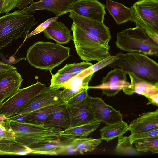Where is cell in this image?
<instances>
[{"label": "cell", "instance_id": "obj_1", "mask_svg": "<svg viewBox=\"0 0 158 158\" xmlns=\"http://www.w3.org/2000/svg\"><path fill=\"white\" fill-rule=\"evenodd\" d=\"M118 58L108 66L119 68L138 80L158 85V64L146 55L138 52L116 54Z\"/></svg>", "mask_w": 158, "mask_h": 158}, {"label": "cell", "instance_id": "obj_2", "mask_svg": "<svg viewBox=\"0 0 158 158\" xmlns=\"http://www.w3.org/2000/svg\"><path fill=\"white\" fill-rule=\"evenodd\" d=\"M71 48L58 43L38 41L28 49L26 58L35 68L49 71L69 58Z\"/></svg>", "mask_w": 158, "mask_h": 158}, {"label": "cell", "instance_id": "obj_3", "mask_svg": "<svg viewBox=\"0 0 158 158\" xmlns=\"http://www.w3.org/2000/svg\"><path fill=\"white\" fill-rule=\"evenodd\" d=\"M9 120L11 129L14 133V140L29 147L37 144L59 143L60 132L63 130L60 127L44 124H33L15 120Z\"/></svg>", "mask_w": 158, "mask_h": 158}, {"label": "cell", "instance_id": "obj_4", "mask_svg": "<svg viewBox=\"0 0 158 158\" xmlns=\"http://www.w3.org/2000/svg\"><path fill=\"white\" fill-rule=\"evenodd\" d=\"M35 21L33 15L22 10L0 17V49L6 46L13 40L26 37L36 23Z\"/></svg>", "mask_w": 158, "mask_h": 158}, {"label": "cell", "instance_id": "obj_5", "mask_svg": "<svg viewBox=\"0 0 158 158\" xmlns=\"http://www.w3.org/2000/svg\"><path fill=\"white\" fill-rule=\"evenodd\" d=\"M71 30L76 52L84 61H99L109 55L110 46L73 22Z\"/></svg>", "mask_w": 158, "mask_h": 158}, {"label": "cell", "instance_id": "obj_6", "mask_svg": "<svg viewBox=\"0 0 158 158\" xmlns=\"http://www.w3.org/2000/svg\"><path fill=\"white\" fill-rule=\"evenodd\" d=\"M116 38V46L121 50L156 56H158V43L138 27L126 29L118 32Z\"/></svg>", "mask_w": 158, "mask_h": 158}, {"label": "cell", "instance_id": "obj_7", "mask_svg": "<svg viewBox=\"0 0 158 158\" xmlns=\"http://www.w3.org/2000/svg\"><path fill=\"white\" fill-rule=\"evenodd\" d=\"M136 26L158 43V0H139L131 7Z\"/></svg>", "mask_w": 158, "mask_h": 158}, {"label": "cell", "instance_id": "obj_8", "mask_svg": "<svg viewBox=\"0 0 158 158\" xmlns=\"http://www.w3.org/2000/svg\"><path fill=\"white\" fill-rule=\"evenodd\" d=\"M46 87L45 85L37 81L29 86L19 89L1 106L0 117L6 118L11 116Z\"/></svg>", "mask_w": 158, "mask_h": 158}, {"label": "cell", "instance_id": "obj_9", "mask_svg": "<svg viewBox=\"0 0 158 158\" xmlns=\"http://www.w3.org/2000/svg\"><path fill=\"white\" fill-rule=\"evenodd\" d=\"M60 92L58 89L46 87L11 116L6 118H15L49 105L64 103L60 97Z\"/></svg>", "mask_w": 158, "mask_h": 158}, {"label": "cell", "instance_id": "obj_10", "mask_svg": "<svg viewBox=\"0 0 158 158\" xmlns=\"http://www.w3.org/2000/svg\"><path fill=\"white\" fill-rule=\"evenodd\" d=\"M68 16L76 24L109 45L111 34L109 28L103 22L84 17L72 11L69 12Z\"/></svg>", "mask_w": 158, "mask_h": 158}, {"label": "cell", "instance_id": "obj_11", "mask_svg": "<svg viewBox=\"0 0 158 158\" xmlns=\"http://www.w3.org/2000/svg\"><path fill=\"white\" fill-rule=\"evenodd\" d=\"M89 100L90 107L96 121L107 124L123 120L120 111L106 104L100 98L90 96Z\"/></svg>", "mask_w": 158, "mask_h": 158}, {"label": "cell", "instance_id": "obj_12", "mask_svg": "<svg viewBox=\"0 0 158 158\" xmlns=\"http://www.w3.org/2000/svg\"><path fill=\"white\" fill-rule=\"evenodd\" d=\"M105 7L103 4L97 0H77L71 5L70 12L103 22Z\"/></svg>", "mask_w": 158, "mask_h": 158}, {"label": "cell", "instance_id": "obj_13", "mask_svg": "<svg viewBox=\"0 0 158 158\" xmlns=\"http://www.w3.org/2000/svg\"><path fill=\"white\" fill-rule=\"evenodd\" d=\"M23 80L17 69L0 71V106L18 91Z\"/></svg>", "mask_w": 158, "mask_h": 158}, {"label": "cell", "instance_id": "obj_14", "mask_svg": "<svg viewBox=\"0 0 158 158\" xmlns=\"http://www.w3.org/2000/svg\"><path fill=\"white\" fill-rule=\"evenodd\" d=\"M76 0H40L22 10L28 14L34 13L37 10L50 11L59 17L69 12L71 5Z\"/></svg>", "mask_w": 158, "mask_h": 158}, {"label": "cell", "instance_id": "obj_15", "mask_svg": "<svg viewBox=\"0 0 158 158\" xmlns=\"http://www.w3.org/2000/svg\"><path fill=\"white\" fill-rule=\"evenodd\" d=\"M90 96L81 102L67 105L69 111L71 127H75L96 121L90 107Z\"/></svg>", "mask_w": 158, "mask_h": 158}, {"label": "cell", "instance_id": "obj_16", "mask_svg": "<svg viewBox=\"0 0 158 158\" xmlns=\"http://www.w3.org/2000/svg\"><path fill=\"white\" fill-rule=\"evenodd\" d=\"M67 106L65 103L52 104L17 118L9 119L15 120L20 122L30 124H43L45 120L50 115Z\"/></svg>", "mask_w": 158, "mask_h": 158}, {"label": "cell", "instance_id": "obj_17", "mask_svg": "<svg viewBox=\"0 0 158 158\" xmlns=\"http://www.w3.org/2000/svg\"><path fill=\"white\" fill-rule=\"evenodd\" d=\"M131 134L137 133L158 127V110L144 112L133 120L128 125Z\"/></svg>", "mask_w": 158, "mask_h": 158}, {"label": "cell", "instance_id": "obj_18", "mask_svg": "<svg viewBox=\"0 0 158 158\" xmlns=\"http://www.w3.org/2000/svg\"><path fill=\"white\" fill-rule=\"evenodd\" d=\"M71 31L64 23L56 20L51 23L43 32L47 39L53 40L59 44H65L73 40Z\"/></svg>", "mask_w": 158, "mask_h": 158}, {"label": "cell", "instance_id": "obj_19", "mask_svg": "<svg viewBox=\"0 0 158 158\" xmlns=\"http://www.w3.org/2000/svg\"><path fill=\"white\" fill-rule=\"evenodd\" d=\"M106 7L117 24H121L132 19L131 8L126 7L121 3L106 0Z\"/></svg>", "mask_w": 158, "mask_h": 158}, {"label": "cell", "instance_id": "obj_20", "mask_svg": "<svg viewBox=\"0 0 158 158\" xmlns=\"http://www.w3.org/2000/svg\"><path fill=\"white\" fill-rule=\"evenodd\" d=\"M129 75L131 81V84L128 87L123 90L126 94L130 95L136 93L147 98L158 93V85L138 80L131 75Z\"/></svg>", "mask_w": 158, "mask_h": 158}, {"label": "cell", "instance_id": "obj_21", "mask_svg": "<svg viewBox=\"0 0 158 158\" xmlns=\"http://www.w3.org/2000/svg\"><path fill=\"white\" fill-rule=\"evenodd\" d=\"M100 122L96 121L90 123L60 131V137L69 140L77 138L86 137L99 127Z\"/></svg>", "mask_w": 158, "mask_h": 158}, {"label": "cell", "instance_id": "obj_22", "mask_svg": "<svg viewBox=\"0 0 158 158\" xmlns=\"http://www.w3.org/2000/svg\"><path fill=\"white\" fill-rule=\"evenodd\" d=\"M127 123L123 120L116 123L106 124L100 130L101 138L108 142L118 137L128 131Z\"/></svg>", "mask_w": 158, "mask_h": 158}, {"label": "cell", "instance_id": "obj_23", "mask_svg": "<svg viewBox=\"0 0 158 158\" xmlns=\"http://www.w3.org/2000/svg\"><path fill=\"white\" fill-rule=\"evenodd\" d=\"M43 124L64 130L71 127L70 114L67 105L50 115Z\"/></svg>", "mask_w": 158, "mask_h": 158}, {"label": "cell", "instance_id": "obj_24", "mask_svg": "<svg viewBox=\"0 0 158 158\" xmlns=\"http://www.w3.org/2000/svg\"><path fill=\"white\" fill-rule=\"evenodd\" d=\"M0 151L2 155H24L29 154H36V151L19 143L14 140H5L0 142Z\"/></svg>", "mask_w": 158, "mask_h": 158}, {"label": "cell", "instance_id": "obj_25", "mask_svg": "<svg viewBox=\"0 0 158 158\" xmlns=\"http://www.w3.org/2000/svg\"><path fill=\"white\" fill-rule=\"evenodd\" d=\"M68 143L76 149L77 152L83 154L95 150L101 143L102 139L101 138L94 139L91 138H77L70 139Z\"/></svg>", "mask_w": 158, "mask_h": 158}, {"label": "cell", "instance_id": "obj_26", "mask_svg": "<svg viewBox=\"0 0 158 158\" xmlns=\"http://www.w3.org/2000/svg\"><path fill=\"white\" fill-rule=\"evenodd\" d=\"M131 84L127 81H120L116 83L102 84L94 86H88L89 89H100L102 94L107 96H114L120 91L128 87Z\"/></svg>", "mask_w": 158, "mask_h": 158}, {"label": "cell", "instance_id": "obj_27", "mask_svg": "<svg viewBox=\"0 0 158 158\" xmlns=\"http://www.w3.org/2000/svg\"><path fill=\"white\" fill-rule=\"evenodd\" d=\"M118 58L117 56L109 55L106 58L98 61L88 68L80 72L75 77L80 79H83L89 75L93 74L94 73L108 66Z\"/></svg>", "mask_w": 158, "mask_h": 158}, {"label": "cell", "instance_id": "obj_28", "mask_svg": "<svg viewBox=\"0 0 158 158\" xmlns=\"http://www.w3.org/2000/svg\"><path fill=\"white\" fill-rule=\"evenodd\" d=\"M135 148L139 152L152 153H158V138H153L138 140L134 142Z\"/></svg>", "mask_w": 158, "mask_h": 158}, {"label": "cell", "instance_id": "obj_29", "mask_svg": "<svg viewBox=\"0 0 158 158\" xmlns=\"http://www.w3.org/2000/svg\"><path fill=\"white\" fill-rule=\"evenodd\" d=\"M118 138L115 148V151L117 153L124 155H135L138 154L139 151L133 147L129 136L122 135Z\"/></svg>", "mask_w": 158, "mask_h": 158}, {"label": "cell", "instance_id": "obj_30", "mask_svg": "<svg viewBox=\"0 0 158 158\" xmlns=\"http://www.w3.org/2000/svg\"><path fill=\"white\" fill-rule=\"evenodd\" d=\"M127 73L122 69L114 68L103 78L101 84H114L122 81H127Z\"/></svg>", "mask_w": 158, "mask_h": 158}, {"label": "cell", "instance_id": "obj_31", "mask_svg": "<svg viewBox=\"0 0 158 158\" xmlns=\"http://www.w3.org/2000/svg\"><path fill=\"white\" fill-rule=\"evenodd\" d=\"M79 73L60 74L57 72L54 74L51 73L52 78L49 87L54 89H59L60 88L63 87L64 84L69 80Z\"/></svg>", "mask_w": 158, "mask_h": 158}, {"label": "cell", "instance_id": "obj_32", "mask_svg": "<svg viewBox=\"0 0 158 158\" xmlns=\"http://www.w3.org/2000/svg\"><path fill=\"white\" fill-rule=\"evenodd\" d=\"M93 64L89 62H83L66 64L58 70L60 74L64 73H80L91 66Z\"/></svg>", "mask_w": 158, "mask_h": 158}, {"label": "cell", "instance_id": "obj_33", "mask_svg": "<svg viewBox=\"0 0 158 158\" xmlns=\"http://www.w3.org/2000/svg\"><path fill=\"white\" fill-rule=\"evenodd\" d=\"M14 139V133L11 129L9 120L0 117V142Z\"/></svg>", "mask_w": 158, "mask_h": 158}, {"label": "cell", "instance_id": "obj_34", "mask_svg": "<svg viewBox=\"0 0 158 158\" xmlns=\"http://www.w3.org/2000/svg\"><path fill=\"white\" fill-rule=\"evenodd\" d=\"M85 88H85L82 85L70 88H64L63 90L61 91L60 97L62 100L67 104L71 99L82 92Z\"/></svg>", "mask_w": 158, "mask_h": 158}, {"label": "cell", "instance_id": "obj_35", "mask_svg": "<svg viewBox=\"0 0 158 158\" xmlns=\"http://www.w3.org/2000/svg\"><path fill=\"white\" fill-rule=\"evenodd\" d=\"M130 142L132 144L138 140L142 139L158 138V127L141 132H140L131 134L129 136Z\"/></svg>", "mask_w": 158, "mask_h": 158}, {"label": "cell", "instance_id": "obj_36", "mask_svg": "<svg viewBox=\"0 0 158 158\" xmlns=\"http://www.w3.org/2000/svg\"><path fill=\"white\" fill-rule=\"evenodd\" d=\"M93 74H90L83 79H79L75 76L65 83L63 87L64 88H70L75 86L82 85L85 88H88L89 83L91 80Z\"/></svg>", "mask_w": 158, "mask_h": 158}, {"label": "cell", "instance_id": "obj_37", "mask_svg": "<svg viewBox=\"0 0 158 158\" xmlns=\"http://www.w3.org/2000/svg\"><path fill=\"white\" fill-rule=\"evenodd\" d=\"M21 0H0V14H7L16 7L18 8Z\"/></svg>", "mask_w": 158, "mask_h": 158}, {"label": "cell", "instance_id": "obj_38", "mask_svg": "<svg viewBox=\"0 0 158 158\" xmlns=\"http://www.w3.org/2000/svg\"><path fill=\"white\" fill-rule=\"evenodd\" d=\"M58 17L50 18L39 24L33 31L27 34L26 38H29L33 35L40 33L45 29L49 25L54 21L57 20Z\"/></svg>", "mask_w": 158, "mask_h": 158}, {"label": "cell", "instance_id": "obj_39", "mask_svg": "<svg viewBox=\"0 0 158 158\" xmlns=\"http://www.w3.org/2000/svg\"><path fill=\"white\" fill-rule=\"evenodd\" d=\"M89 89L85 88L82 92L71 99L67 102V105H71L79 102L86 98L88 96V90Z\"/></svg>", "mask_w": 158, "mask_h": 158}, {"label": "cell", "instance_id": "obj_40", "mask_svg": "<svg viewBox=\"0 0 158 158\" xmlns=\"http://www.w3.org/2000/svg\"><path fill=\"white\" fill-rule=\"evenodd\" d=\"M0 57L1 59L2 62L5 64L9 65H12L16 64L19 61L23 60H26V58L23 57L21 58L13 59L11 60H8L5 57V56L2 53L0 52Z\"/></svg>", "mask_w": 158, "mask_h": 158}, {"label": "cell", "instance_id": "obj_41", "mask_svg": "<svg viewBox=\"0 0 158 158\" xmlns=\"http://www.w3.org/2000/svg\"><path fill=\"white\" fill-rule=\"evenodd\" d=\"M148 102L147 105L152 104L158 106V93L152 95L147 98Z\"/></svg>", "mask_w": 158, "mask_h": 158}, {"label": "cell", "instance_id": "obj_42", "mask_svg": "<svg viewBox=\"0 0 158 158\" xmlns=\"http://www.w3.org/2000/svg\"><path fill=\"white\" fill-rule=\"evenodd\" d=\"M17 67L4 64L0 61V71L17 69Z\"/></svg>", "mask_w": 158, "mask_h": 158}, {"label": "cell", "instance_id": "obj_43", "mask_svg": "<svg viewBox=\"0 0 158 158\" xmlns=\"http://www.w3.org/2000/svg\"><path fill=\"white\" fill-rule=\"evenodd\" d=\"M34 0H21L18 8L22 10L33 3Z\"/></svg>", "mask_w": 158, "mask_h": 158}]
</instances>
